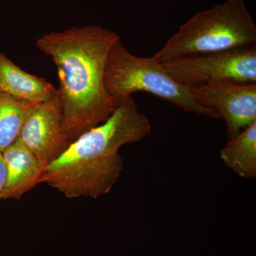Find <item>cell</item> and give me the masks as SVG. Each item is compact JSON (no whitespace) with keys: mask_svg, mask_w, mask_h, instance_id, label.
I'll list each match as a JSON object with an SVG mask.
<instances>
[{"mask_svg":"<svg viewBox=\"0 0 256 256\" xmlns=\"http://www.w3.org/2000/svg\"><path fill=\"white\" fill-rule=\"evenodd\" d=\"M119 40L116 32L88 25L50 32L37 40V47L56 67L64 129L70 142L105 122L120 102L105 86L108 56Z\"/></svg>","mask_w":256,"mask_h":256,"instance_id":"obj_1","label":"cell"},{"mask_svg":"<svg viewBox=\"0 0 256 256\" xmlns=\"http://www.w3.org/2000/svg\"><path fill=\"white\" fill-rule=\"evenodd\" d=\"M152 132L150 120L132 96L120 102L105 122L82 133L45 168L46 183L67 198H97L112 190L124 171L119 150Z\"/></svg>","mask_w":256,"mask_h":256,"instance_id":"obj_2","label":"cell"},{"mask_svg":"<svg viewBox=\"0 0 256 256\" xmlns=\"http://www.w3.org/2000/svg\"><path fill=\"white\" fill-rule=\"evenodd\" d=\"M256 25L244 0H226L198 12L154 55L160 62L256 46Z\"/></svg>","mask_w":256,"mask_h":256,"instance_id":"obj_3","label":"cell"},{"mask_svg":"<svg viewBox=\"0 0 256 256\" xmlns=\"http://www.w3.org/2000/svg\"><path fill=\"white\" fill-rule=\"evenodd\" d=\"M105 86L108 92L119 102L136 92H149L186 112L220 119L215 110L196 102L192 87L168 75L162 62L154 56L144 58L133 55L120 40L112 45L109 52Z\"/></svg>","mask_w":256,"mask_h":256,"instance_id":"obj_4","label":"cell"},{"mask_svg":"<svg viewBox=\"0 0 256 256\" xmlns=\"http://www.w3.org/2000/svg\"><path fill=\"white\" fill-rule=\"evenodd\" d=\"M162 64L172 78L190 87L218 80L256 84V46L178 57Z\"/></svg>","mask_w":256,"mask_h":256,"instance_id":"obj_5","label":"cell"},{"mask_svg":"<svg viewBox=\"0 0 256 256\" xmlns=\"http://www.w3.org/2000/svg\"><path fill=\"white\" fill-rule=\"evenodd\" d=\"M191 90L198 104L215 110L225 121L228 140L256 122V84L218 80Z\"/></svg>","mask_w":256,"mask_h":256,"instance_id":"obj_6","label":"cell"},{"mask_svg":"<svg viewBox=\"0 0 256 256\" xmlns=\"http://www.w3.org/2000/svg\"><path fill=\"white\" fill-rule=\"evenodd\" d=\"M18 139L45 166L66 150L70 142L64 129L58 94L32 105Z\"/></svg>","mask_w":256,"mask_h":256,"instance_id":"obj_7","label":"cell"},{"mask_svg":"<svg viewBox=\"0 0 256 256\" xmlns=\"http://www.w3.org/2000/svg\"><path fill=\"white\" fill-rule=\"evenodd\" d=\"M2 154L6 168V182L0 200H20L42 183L46 166L18 138Z\"/></svg>","mask_w":256,"mask_h":256,"instance_id":"obj_8","label":"cell"},{"mask_svg":"<svg viewBox=\"0 0 256 256\" xmlns=\"http://www.w3.org/2000/svg\"><path fill=\"white\" fill-rule=\"evenodd\" d=\"M0 92L32 104L48 100L58 94L46 79L24 72L1 52Z\"/></svg>","mask_w":256,"mask_h":256,"instance_id":"obj_9","label":"cell"},{"mask_svg":"<svg viewBox=\"0 0 256 256\" xmlns=\"http://www.w3.org/2000/svg\"><path fill=\"white\" fill-rule=\"evenodd\" d=\"M224 165L240 178H256V122L245 128L220 150Z\"/></svg>","mask_w":256,"mask_h":256,"instance_id":"obj_10","label":"cell"},{"mask_svg":"<svg viewBox=\"0 0 256 256\" xmlns=\"http://www.w3.org/2000/svg\"><path fill=\"white\" fill-rule=\"evenodd\" d=\"M33 104L0 92V152L18 139Z\"/></svg>","mask_w":256,"mask_h":256,"instance_id":"obj_11","label":"cell"},{"mask_svg":"<svg viewBox=\"0 0 256 256\" xmlns=\"http://www.w3.org/2000/svg\"><path fill=\"white\" fill-rule=\"evenodd\" d=\"M5 182H6V168H5L2 154L0 152V196L4 190Z\"/></svg>","mask_w":256,"mask_h":256,"instance_id":"obj_12","label":"cell"}]
</instances>
